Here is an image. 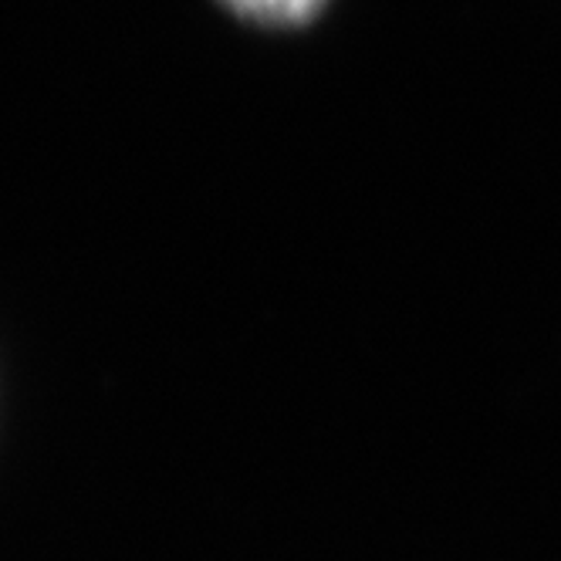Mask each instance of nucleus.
I'll list each match as a JSON object with an SVG mask.
<instances>
[{
    "label": "nucleus",
    "mask_w": 561,
    "mask_h": 561,
    "mask_svg": "<svg viewBox=\"0 0 561 561\" xmlns=\"http://www.w3.org/2000/svg\"><path fill=\"white\" fill-rule=\"evenodd\" d=\"M224 4L257 24H305L322 11L325 0H224Z\"/></svg>",
    "instance_id": "nucleus-1"
}]
</instances>
